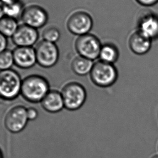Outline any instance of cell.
I'll use <instances>...</instances> for the list:
<instances>
[{
  "instance_id": "5bb4252c",
  "label": "cell",
  "mask_w": 158,
  "mask_h": 158,
  "mask_svg": "<svg viewBox=\"0 0 158 158\" xmlns=\"http://www.w3.org/2000/svg\"><path fill=\"white\" fill-rule=\"evenodd\" d=\"M152 41L136 31L131 35L128 44L131 51L138 55H145L151 48Z\"/></svg>"
},
{
  "instance_id": "d4e9b609",
  "label": "cell",
  "mask_w": 158,
  "mask_h": 158,
  "mask_svg": "<svg viewBox=\"0 0 158 158\" xmlns=\"http://www.w3.org/2000/svg\"><path fill=\"white\" fill-rule=\"evenodd\" d=\"M5 16L4 14V5L0 2V20Z\"/></svg>"
},
{
  "instance_id": "277c9868",
  "label": "cell",
  "mask_w": 158,
  "mask_h": 158,
  "mask_svg": "<svg viewBox=\"0 0 158 158\" xmlns=\"http://www.w3.org/2000/svg\"><path fill=\"white\" fill-rule=\"evenodd\" d=\"M89 74L95 85L103 88L112 86L118 77V70L114 64L100 60L95 62Z\"/></svg>"
},
{
  "instance_id": "8992f818",
  "label": "cell",
  "mask_w": 158,
  "mask_h": 158,
  "mask_svg": "<svg viewBox=\"0 0 158 158\" xmlns=\"http://www.w3.org/2000/svg\"><path fill=\"white\" fill-rule=\"evenodd\" d=\"M102 46L99 38L90 33L78 36L75 42V48L79 56L92 61L99 58Z\"/></svg>"
},
{
  "instance_id": "9c48e42d",
  "label": "cell",
  "mask_w": 158,
  "mask_h": 158,
  "mask_svg": "<svg viewBox=\"0 0 158 158\" xmlns=\"http://www.w3.org/2000/svg\"><path fill=\"white\" fill-rule=\"evenodd\" d=\"M66 25L70 33L80 36L89 33L93 27V20L86 11H77L70 15Z\"/></svg>"
},
{
  "instance_id": "5b68a950",
  "label": "cell",
  "mask_w": 158,
  "mask_h": 158,
  "mask_svg": "<svg viewBox=\"0 0 158 158\" xmlns=\"http://www.w3.org/2000/svg\"><path fill=\"white\" fill-rule=\"evenodd\" d=\"M27 108L24 106L15 105L7 110L3 119L5 127L13 134H18L26 128L28 123Z\"/></svg>"
},
{
  "instance_id": "52a82bcc",
  "label": "cell",
  "mask_w": 158,
  "mask_h": 158,
  "mask_svg": "<svg viewBox=\"0 0 158 158\" xmlns=\"http://www.w3.org/2000/svg\"><path fill=\"white\" fill-rule=\"evenodd\" d=\"M37 64L44 68L55 66L59 60L60 52L56 44L42 40L37 42L35 48Z\"/></svg>"
},
{
  "instance_id": "ac0fdd59",
  "label": "cell",
  "mask_w": 158,
  "mask_h": 158,
  "mask_svg": "<svg viewBox=\"0 0 158 158\" xmlns=\"http://www.w3.org/2000/svg\"><path fill=\"white\" fill-rule=\"evenodd\" d=\"M24 8L25 6L23 3L20 0L9 5H4L5 16L12 18L18 21L20 20Z\"/></svg>"
},
{
  "instance_id": "2e32d148",
  "label": "cell",
  "mask_w": 158,
  "mask_h": 158,
  "mask_svg": "<svg viewBox=\"0 0 158 158\" xmlns=\"http://www.w3.org/2000/svg\"><path fill=\"white\" fill-rule=\"evenodd\" d=\"M119 57V51L117 47L112 44H102L99 54V60L114 64Z\"/></svg>"
},
{
  "instance_id": "603a6c76",
  "label": "cell",
  "mask_w": 158,
  "mask_h": 158,
  "mask_svg": "<svg viewBox=\"0 0 158 158\" xmlns=\"http://www.w3.org/2000/svg\"><path fill=\"white\" fill-rule=\"evenodd\" d=\"M136 2L144 7H152L156 5L158 0H135Z\"/></svg>"
},
{
  "instance_id": "7c38bea8",
  "label": "cell",
  "mask_w": 158,
  "mask_h": 158,
  "mask_svg": "<svg viewBox=\"0 0 158 158\" xmlns=\"http://www.w3.org/2000/svg\"><path fill=\"white\" fill-rule=\"evenodd\" d=\"M14 65L22 69L33 68L37 64L36 56L34 47H16L13 51Z\"/></svg>"
},
{
  "instance_id": "e0dca14e",
  "label": "cell",
  "mask_w": 158,
  "mask_h": 158,
  "mask_svg": "<svg viewBox=\"0 0 158 158\" xmlns=\"http://www.w3.org/2000/svg\"><path fill=\"white\" fill-rule=\"evenodd\" d=\"M19 25L18 20L4 16L0 20V33L7 38H11L18 30Z\"/></svg>"
},
{
  "instance_id": "ba28073f",
  "label": "cell",
  "mask_w": 158,
  "mask_h": 158,
  "mask_svg": "<svg viewBox=\"0 0 158 158\" xmlns=\"http://www.w3.org/2000/svg\"><path fill=\"white\" fill-rule=\"evenodd\" d=\"M48 20V13L46 10L37 4L25 6L20 19L23 24L37 30L45 26Z\"/></svg>"
},
{
  "instance_id": "6da1fadb",
  "label": "cell",
  "mask_w": 158,
  "mask_h": 158,
  "mask_svg": "<svg viewBox=\"0 0 158 158\" xmlns=\"http://www.w3.org/2000/svg\"><path fill=\"white\" fill-rule=\"evenodd\" d=\"M50 90V84L45 77L30 75L22 79L20 95L30 103H40Z\"/></svg>"
},
{
  "instance_id": "484cf974",
  "label": "cell",
  "mask_w": 158,
  "mask_h": 158,
  "mask_svg": "<svg viewBox=\"0 0 158 158\" xmlns=\"http://www.w3.org/2000/svg\"><path fill=\"white\" fill-rule=\"evenodd\" d=\"M0 158H4V155L2 151V149L0 148Z\"/></svg>"
},
{
  "instance_id": "3957f363",
  "label": "cell",
  "mask_w": 158,
  "mask_h": 158,
  "mask_svg": "<svg viewBox=\"0 0 158 158\" xmlns=\"http://www.w3.org/2000/svg\"><path fill=\"white\" fill-rule=\"evenodd\" d=\"M61 93L64 108L70 111H74L81 107L87 98L85 88L77 82L66 84L62 88Z\"/></svg>"
},
{
  "instance_id": "7a4b0ae2",
  "label": "cell",
  "mask_w": 158,
  "mask_h": 158,
  "mask_svg": "<svg viewBox=\"0 0 158 158\" xmlns=\"http://www.w3.org/2000/svg\"><path fill=\"white\" fill-rule=\"evenodd\" d=\"M22 79L13 69L0 70V102H10L20 95Z\"/></svg>"
},
{
  "instance_id": "cb8c5ba5",
  "label": "cell",
  "mask_w": 158,
  "mask_h": 158,
  "mask_svg": "<svg viewBox=\"0 0 158 158\" xmlns=\"http://www.w3.org/2000/svg\"><path fill=\"white\" fill-rule=\"evenodd\" d=\"M20 0H0V2L3 5H9L12 3L15 2Z\"/></svg>"
},
{
  "instance_id": "ffe728a7",
  "label": "cell",
  "mask_w": 158,
  "mask_h": 158,
  "mask_svg": "<svg viewBox=\"0 0 158 158\" xmlns=\"http://www.w3.org/2000/svg\"><path fill=\"white\" fill-rule=\"evenodd\" d=\"M14 65L13 51L7 49L0 54V70L10 69Z\"/></svg>"
},
{
  "instance_id": "44dd1931",
  "label": "cell",
  "mask_w": 158,
  "mask_h": 158,
  "mask_svg": "<svg viewBox=\"0 0 158 158\" xmlns=\"http://www.w3.org/2000/svg\"><path fill=\"white\" fill-rule=\"evenodd\" d=\"M27 116L29 121L36 120L39 115V112L36 108L34 107H29L27 108Z\"/></svg>"
},
{
  "instance_id": "30bf717a",
  "label": "cell",
  "mask_w": 158,
  "mask_h": 158,
  "mask_svg": "<svg viewBox=\"0 0 158 158\" xmlns=\"http://www.w3.org/2000/svg\"><path fill=\"white\" fill-rule=\"evenodd\" d=\"M39 39L37 29L26 24H20L18 30L11 37L12 42L16 47H33Z\"/></svg>"
},
{
  "instance_id": "7402d4cb",
  "label": "cell",
  "mask_w": 158,
  "mask_h": 158,
  "mask_svg": "<svg viewBox=\"0 0 158 158\" xmlns=\"http://www.w3.org/2000/svg\"><path fill=\"white\" fill-rule=\"evenodd\" d=\"M8 44V38L0 33V54L7 50Z\"/></svg>"
},
{
  "instance_id": "d6986e66",
  "label": "cell",
  "mask_w": 158,
  "mask_h": 158,
  "mask_svg": "<svg viewBox=\"0 0 158 158\" xmlns=\"http://www.w3.org/2000/svg\"><path fill=\"white\" fill-rule=\"evenodd\" d=\"M42 40L47 42L56 44L61 37V32L56 27L54 26L48 27L44 29L42 33Z\"/></svg>"
},
{
  "instance_id": "8fae6325",
  "label": "cell",
  "mask_w": 158,
  "mask_h": 158,
  "mask_svg": "<svg viewBox=\"0 0 158 158\" xmlns=\"http://www.w3.org/2000/svg\"><path fill=\"white\" fill-rule=\"evenodd\" d=\"M137 31L152 41L158 38V15L147 11L140 16Z\"/></svg>"
},
{
  "instance_id": "9a60e30c",
  "label": "cell",
  "mask_w": 158,
  "mask_h": 158,
  "mask_svg": "<svg viewBox=\"0 0 158 158\" xmlns=\"http://www.w3.org/2000/svg\"><path fill=\"white\" fill-rule=\"evenodd\" d=\"M94 64L92 60L79 55L73 60L71 68L76 74L79 76H85L90 74Z\"/></svg>"
},
{
  "instance_id": "4316f807",
  "label": "cell",
  "mask_w": 158,
  "mask_h": 158,
  "mask_svg": "<svg viewBox=\"0 0 158 158\" xmlns=\"http://www.w3.org/2000/svg\"><path fill=\"white\" fill-rule=\"evenodd\" d=\"M152 158H158V155H156V156H154Z\"/></svg>"
},
{
  "instance_id": "4fadbf2b",
  "label": "cell",
  "mask_w": 158,
  "mask_h": 158,
  "mask_svg": "<svg viewBox=\"0 0 158 158\" xmlns=\"http://www.w3.org/2000/svg\"><path fill=\"white\" fill-rule=\"evenodd\" d=\"M40 103L46 112L52 114L61 112L64 108L61 92L55 89H51Z\"/></svg>"
}]
</instances>
